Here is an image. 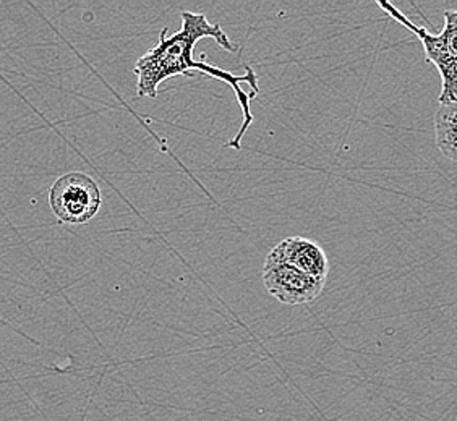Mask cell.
Wrapping results in <instances>:
<instances>
[{
    "instance_id": "obj_1",
    "label": "cell",
    "mask_w": 457,
    "mask_h": 421,
    "mask_svg": "<svg viewBox=\"0 0 457 421\" xmlns=\"http://www.w3.org/2000/svg\"><path fill=\"white\" fill-rule=\"evenodd\" d=\"M182 28L168 35V28H164L159 35L158 45L150 49L148 53L140 57L135 63V75H137V96L156 97L159 87L179 75H192L194 71L203 73L210 78L220 79L228 85L234 95L237 97L238 105L242 109L244 122L240 125L237 135L228 143V148L240 150L242 138L245 136L246 130L253 123L252 115V101L258 95V77L252 67H245L244 75H234L230 71L220 69L212 63H204L203 61H195L194 51L202 39H214L218 45L228 53H236L238 47L230 43L228 36L224 33L220 25L212 23L206 15L194 13V12H182Z\"/></svg>"
},
{
    "instance_id": "obj_4",
    "label": "cell",
    "mask_w": 457,
    "mask_h": 421,
    "mask_svg": "<svg viewBox=\"0 0 457 421\" xmlns=\"http://www.w3.org/2000/svg\"><path fill=\"white\" fill-rule=\"evenodd\" d=\"M263 284L266 290L286 305H305L321 295L326 281H320L292 264L284 261L276 252L266 256L263 266Z\"/></svg>"
},
{
    "instance_id": "obj_3",
    "label": "cell",
    "mask_w": 457,
    "mask_h": 421,
    "mask_svg": "<svg viewBox=\"0 0 457 421\" xmlns=\"http://www.w3.org/2000/svg\"><path fill=\"white\" fill-rule=\"evenodd\" d=\"M49 202L62 222L87 224L99 212L103 194L91 177L71 172L55 180L49 192Z\"/></svg>"
},
{
    "instance_id": "obj_5",
    "label": "cell",
    "mask_w": 457,
    "mask_h": 421,
    "mask_svg": "<svg viewBox=\"0 0 457 421\" xmlns=\"http://www.w3.org/2000/svg\"><path fill=\"white\" fill-rule=\"evenodd\" d=\"M284 261L292 264L308 276L326 281L329 272V260L325 250L317 242L305 237H289L273 248Z\"/></svg>"
},
{
    "instance_id": "obj_2",
    "label": "cell",
    "mask_w": 457,
    "mask_h": 421,
    "mask_svg": "<svg viewBox=\"0 0 457 421\" xmlns=\"http://www.w3.org/2000/svg\"><path fill=\"white\" fill-rule=\"evenodd\" d=\"M387 17L419 37L425 49V59L436 67L441 77V105L457 101V10L445 12V28L440 35H433L427 28L419 27L389 2H378Z\"/></svg>"
},
{
    "instance_id": "obj_6",
    "label": "cell",
    "mask_w": 457,
    "mask_h": 421,
    "mask_svg": "<svg viewBox=\"0 0 457 421\" xmlns=\"http://www.w3.org/2000/svg\"><path fill=\"white\" fill-rule=\"evenodd\" d=\"M435 136L443 156L457 162V101L438 109L435 115Z\"/></svg>"
}]
</instances>
